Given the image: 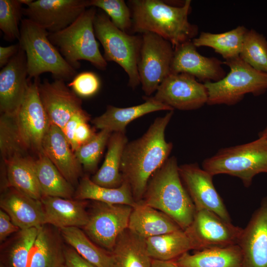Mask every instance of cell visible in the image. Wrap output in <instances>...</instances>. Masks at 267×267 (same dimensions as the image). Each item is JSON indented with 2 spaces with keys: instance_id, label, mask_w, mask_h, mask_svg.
Here are the masks:
<instances>
[{
  "instance_id": "ee69618b",
  "label": "cell",
  "mask_w": 267,
  "mask_h": 267,
  "mask_svg": "<svg viewBox=\"0 0 267 267\" xmlns=\"http://www.w3.org/2000/svg\"><path fill=\"white\" fill-rule=\"evenodd\" d=\"M20 229L11 221L9 216L2 209L0 210V241H3L8 236Z\"/></svg>"
},
{
  "instance_id": "b9f144b4",
  "label": "cell",
  "mask_w": 267,
  "mask_h": 267,
  "mask_svg": "<svg viewBox=\"0 0 267 267\" xmlns=\"http://www.w3.org/2000/svg\"><path fill=\"white\" fill-rule=\"evenodd\" d=\"M67 85L78 96L89 97L98 91L100 83L94 73L83 72L76 75Z\"/></svg>"
},
{
  "instance_id": "7bdbcfd3",
  "label": "cell",
  "mask_w": 267,
  "mask_h": 267,
  "mask_svg": "<svg viewBox=\"0 0 267 267\" xmlns=\"http://www.w3.org/2000/svg\"><path fill=\"white\" fill-rule=\"evenodd\" d=\"M65 264L68 267H96L83 258L74 249L64 248Z\"/></svg>"
},
{
  "instance_id": "681fc988",
  "label": "cell",
  "mask_w": 267,
  "mask_h": 267,
  "mask_svg": "<svg viewBox=\"0 0 267 267\" xmlns=\"http://www.w3.org/2000/svg\"><path fill=\"white\" fill-rule=\"evenodd\" d=\"M0 267H5L3 265L0 264Z\"/></svg>"
},
{
  "instance_id": "83f0119b",
  "label": "cell",
  "mask_w": 267,
  "mask_h": 267,
  "mask_svg": "<svg viewBox=\"0 0 267 267\" xmlns=\"http://www.w3.org/2000/svg\"><path fill=\"white\" fill-rule=\"evenodd\" d=\"M111 253L112 267H151L144 239L128 228L119 236Z\"/></svg>"
},
{
  "instance_id": "8992f818",
  "label": "cell",
  "mask_w": 267,
  "mask_h": 267,
  "mask_svg": "<svg viewBox=\"0 0 267 267\" xmlns=\"http://www.w3.org/2000/svg\"><path fill=\"white\" fill-rule=\"evenodd\" d=\"M202 168L213 176L238 178L248 187L257 175L267 174V140L259 136L247 143L221 148L203 161Z\"/></svg>"
},
{
  "instance_id": "d4e9b609",
  "label": "cell",
  "mask_w": 267,
  "mask_h": 267,
  "mask_svg": "<svg viewBox=\"0 0 267 267\" xmlns=\"http://www.w3.org/2000/svg\"><path fill=\"white\" fill-rule=\"evenodd\" d=\"M180 267H243V255L238 244L186 252L175 259Z\"/></svg>"
},
{
  "instance_id": "e0dca14e",
  "label": "cell",
  "mask_w": 267,
  "mask_h": 267,
  "mask_svg": "<svg viewBox=\"0 0 267 267\" xmlns=\"http://www.w3.org/2000/svg\"><path fill=\"white\" fill-rule=\"evenodd\" d=\"M40 97L51 124L62 130L71 117L83 109L82 100L65 81L54 79L39 80Z\"/></svg>"
},
{
  "instance_id": "ffe728a7",
  "label": "cell",
  "mask_w": 267,
  "mask_h": 267,
  "mask_svg": "<svg viewBox=\"0 0 267 267\" xmlns=\"http://www.w3.org/2000/svg\"><path fill=\"white\" fill-rule=\"evenodd\" d=\"M43 151L70 183L77 184L82 165L60 128L51 124L43 141Z\"/></svg>"
},
{
  "instance_id": "9a60e30c",
  "label": "cell",
  "mask_w": 267,
  "mask_h": 267,
  "mask_svg": "<svg viewBox=\"0 0 267 267\" xmlns=\"http://www.w3.org/2000/svg\"><path fill=\"white\" fill-rule=\"evenodd\" d=\"M198 250L238 244L243 228L206 210L196 211L191 224L185 229Z\"/></svg>"
},
{
  "instance_id": "5b68a950",
  "label": "cell",
  "mask_w": 267,
  "mask_h": 267,
  "mask_svg": "<svg viewBox=\"0 0 267 267\" xmlns=\"http://www.w3.org/2000/svg\"><path fill=\"white\" fill-rule=\"evenodd\" d=\"M96 8H87L70 26L55 33L48 39L66 61L75 69L81 67L80 60H86L100 70H106L107 62L100 51L93 21Z\"/></svg>"
},
{
  "instance_id": "7dc6e473",
  "label": "cell",
  "mask_w": 267,
  "mask_h": 267,
  "mask_svg": "<svg viewBox=\"0 0 267 267\" xmlns=\"http://www.w3.org/2000/svg\"><path fill=\"white\" fill-rule=\"evenodd\" d=\"M259 136L263 137L267 140V125L265 129L259 134Z\"/></svg>"
},
{
  "instance_id": "ba28073f",
  "label": "cell",
  "mask_w": 267,
  "mask_h": 267,
  "mask_svg": "<svg viewBox=\"0 0 267 267\" xmlns=\"http://www.w3.org/2000/svg\"><path fill=\"white\" fill-rule=\"evenodd\" d=\"M223 64L229 68V72L218 82L204 83L208 94L207 104L234 105L246 94L259 96L267 90V73L253 68L239 56Z\"/></svg>"
},
{
  "instance_id": "9c48e42d",
  "label": "cell",
  "mask_w": 267,
  "mask_h": 267,
  "mask_svg": "<svg viewBox=\"0 0 267 267\" xmlns=\"http://www.w3.org/2000/svg\"><path fill=\"white\" fill-rule=\"evenodd\" d=\"M141 36L138 71L142 89L147 97L156 92L170 74L174 47L170 42L156 34L145 32Z\"/></svg>"
},
{
  "instance_id": "d6986e66",
  "label": "cell",
  "mask_w": 267,
  "mask_h": 267,
  "mask_svg": "<svg viewBox=\"0 0 267 267\" xmlns=\"http://www.w3.org/2000/svg\"><path fill=\"white\" fill-rule=\"evenodd\" d=\"M238 245L243 267H267V196L243 229Z\"/></svg>"
},
{
  "instance_id": "4dcf8cb0",
  "label": "cell",
  "mask_w": 267,
  "mask_h": 267,
  "mask_svg": "<svg viewBox=\"0 0 267 267\" xmlns=\"http://www.w3.org/2000/svg\"><path fill=\"white\" fill-rule=\"evenodd\" d=\"M77 200H92L113 204H124L134 207L136 202L129 184L124 180L117 188H108L94 183L88 177L82 178L75 194Z\"/></svg>"
},
{
  "instance_id": "8fae6325",
  "label": "cell",
  "mask_w": 267,
  "mask_h": 267,
  "mask_svg": "<svg viewBox=\"0 0 267 267\" xmlns=\"http://www.w3.org/2000/svg\"><path fill=\"white\" fill-rule=\"evenodd\" d=\"M39 78L30 80L25 98L14 119L19 135L29 151L37 156L43 152L44 138L51 125L41 102Z\"/></svg>"
},
{
  "instance_id": "7a4b0ae2",
  "label": "cell",
  "mask_w": 267,
  "mask_h": 267,
  "mask_svg": "<svg viewBox=\"0 0 267 267\" xmlns=\"http://www.w3.org/2000/svg\"><path fill=\"white\" fill-rule=\"evenodd\" d=\"M191 0L182 5H173L161 0H131V33L156 34L170 42L174 47L192 41L198 35L197 25L188 21Z\"/></svg>"
},
{
  "instance_id": "f546056e",
  "label": "cell",
  "mask_w": 267,
  "mask_h": 267,
  "mask_svg": "<svg viewBox=\"0 0 267 267\" xmlns=\"http://www.w3.org/2000/svg\"><path fill=\"white\" fill-rule=\"evenodd\" d=\"M65 264L64 249L57 236L45 224L38 228L29 267H58Z\"/></svg>"
},
{
  "instance_id": "4316f807",
  "label": "cell",
  "mask_w": 267,
  "mask_h": 267,
  "mask_svg": "<svg viewBox=\"0 0 267 267\" xmlns=\"http://www.w3.org/2000/svg\"><path fill=\"white\" fill-rule=\"evenodd\" d=\"M125 133H112L107 143V151L104 162L91 180L95 184L108 188H117L124 179L121 164L124 148L128 143Z\"/></svg>"
},
{
  "instance_id": "ab89813d",
  "label": "cell",
  "mask_w": 267,
  "mask_h": 267,
  "mask_svg": "<svg viewBox=\"0 0 267 267\" xmlns=\"http://www.w3.org/2000/svg\"><path fill=\"white\" fill-rule=\"evenodd\" d=\"M38 231L37 227L19 231L8 254L9 267H29L30 253Z\"/></svg>"
},
{
  "instance_id": "277c9868",
  "label": "cell",
  "mask_w": 267,
  "mask_h": 267,
  "mask_svg": "<svg viewBox=\"0 0 267 267\" xmlns=\"http://www.w3.org/2000/svg\"><path fill=\"white\" fill-rule=\"evenodd\" d=\"M18 41L24 50L30 79L50 73L54 79H73L77 70L64 58L48 39L49 33L30 20L22 19Z\"/></svg>"
},
{
  "instance_id": "52a82bcc",
  "label": "cell",
  "mask_w": 267,
  "mask_h": 267,
  "mask_svg": "<svg viewBox=\"0 0 267 267\" xmlns=\"http://www.w3.org/2000/svg\"><path fill=\"white\" fill-rule=\"evenodd\" d=\"M96 39L107 61L120 65L128 75V85L134 89L140 84L138 71L142 36L129 34L116 27L104 12L96 13L93 21Z\"/></svg>"
},
{
  "instance_id": "8d00e7d4",
  "label": "cell",
  "mask_w": 267,
  "mask_h": 267,
  "mask_svg": "<svg viewBox=\"0 0 267 267\" xmlns=\"http://www.w3.org/2000/svg\"><path fill=\"white\" fill-rule=\"evenodd\" d=\"M89 115L83 109L76 112L62 130L72 150L91 140L96 135L88 124Z\"/></svg>"
},
{
  "instance_id": "ac0fdd59",
  "label": "cell",
  "mask_w": 267,
  "mask_h": 267,
  "mask_svg": "<svg viewBox=\"0 0 267 267\" xmlns=\"http://www.w3.org/2000/svg\"><path fill=\"white\" fill-rule=\"evenodd\" d=\"M223 62L215 57L200 54L192 41L174 47L170 74L186 73L203 83L218 82L225 75L222 65Z\"/></svg>"
},
{
  "instance_id": "6da1fadb",
  "label": "cell",
  "mask_w": 267,
  "mask_h": 267,
  "mask_svg": "<svg viewBox=\"0 0 267 267\" xmlns=\"http://www.w3.org/2000/svg\"><path fill=\"white\" fill-rule=\"evenodd\" d=\"M173 114L170 111L157 118L141 137L124 148L121 172L136 202L142 200L151 177L169 158L173 145L166 140L165 132Z\"/></svg>"
},
{
  "instance_id": "484cf974",
  "label": "cell",
  "mask_w": 267,
  "mask_h": 267,
  "mask_svg": "<svg viewBox=\"0 0 267 267\" xmlns=\"http://www.w3.org/2000/svg\"><path fill=\"white\" fill-rule=\"evenodd\" d=\"M147 252L152 259L175 260L198 246L186 230L176 231L144 239Z\"/></svg>"
},
{
  "instance_id": "30bf717a",
  "label": "cell",
  "mask_w": 267,
  "mask_h": 267,
  "mask_svg": "<svg viewBox=\"0 0 267 267\" xmlns=\"http://www.w3.org/2000/svg\"><path fill=\"white\" fill-rule=\"evenodd\" d=\"M133 207L95 202L83 228L96 244L111 252L119 236L128 227Z\"/></svg>"
},
{
  "instance_id": "2e32d148",
  "label": "cell",
  "mask_w": 267,
  "mask_h": 267,
  "mask_svg": "<svg viewBox=\"0 0 267 267\" xmlns=\"http://www.w3.org/2000/svg\"><path fill=\"white\" fill-rule=\"evenodd\" d=\"M30 80L26 55L20 46L17 53L0 71L1 114H17L27 93Z\"/></svg>"
},
{
  "instance_id": "603a6c76",
  "label": "cell",
  "mask_w": 267,
  "mask_h": 267,
  "mask_svg": "<svg viewBox=\"0 0 267 267\" xmlns=\"http://www.w3.org/2000/svg\"><path fill=\"white\" fill-rule=\"evenodd\" d=\"M145 101L139 105L120 108L108 105L105 112L94 118L92 124L100 130H106L111 133H125L127 125L134 120L146 114L158 111H173L171 107L153 99L144 98Z\"/></svg>"
},
{
  "instance_id": "1f68e13d",
  "label": "cell",
  "mask_w": 267,
  "mask_h": 267,
  "mask_svg": "<svg viewBox=\"0 0 267 267\" xmlns=\"http://www.w3.org/2000/svg\"><path fill=\"white\" fill-rule=\"evenodd\" d=\"M35 166L43 196L72 198L74 194L73 185L63 176L43 151L35 159Z\"/></svg>"
},
{
  "instance_id": "f6af8a7d",
  "label": "cell",
  "mask_w": 267,
  "mask_h": 267,
  "mask_svg": "<svg viewBox=\"0 0 267 267\" xmlns=\"http://www.w3.org/2000/svg\"><path fill=\"white\" fill-rule=\"evenodd\" d=\"M20 48L19 43L6 46H0V67L5 66L17 53Z\"/></svg>"
},
{
  "instance_id": "7c38bea8",
  "label": "cell",
  "mask_w": 267,
  "mask_h": 267,
  "mask_svg": "<svg viewBox=\"0 0 267 267\" xmlns=\"http://www.w3.org/2000/svg\"><path fill=\"white\" fill-rule=\"evenodd\" d=\"M153 99L180 110L198 109L208 99L204 83L186 73L170 74L161 83Z\"/></svg>"
},
{
  "instance_id": "4fadbf2b",
  "label": "cell",
  "mask_w": 267,
  "mask_h": 267,
  "mask_svg": "<svg viewBox=\"0 0 267 267\" xmlns=\"http://www.w3.org/2000/svg\"><path fill=\"white\" fill-rule=\"evenodd\" d=\"M90 7V0H32L23 15L52 33L70 26Z\"/></svg>"
},
{
  "instance_id": "c3c4849f",
  "label": "cell",
  "mask_w": 267,
  "mask_h": 267,
  "mask_svg": "<svg viewBox=\"0 0 267 267\" xmlns=\"http://www.w3.org/2000/svg\"><path fill=\"white\" fill-rule=\"evenodd\" d=\"M58 267H68L65 264L59 266Z\"/></svg>"
},
{
  "instance_id": "7402d4cb",
  "label": "cell",
  "mask_w": 267,
  "mask_h": 267,
  "mask_svg": "<svg viewBox=\"0 0 267 267\" xmlns=\"http://www.w3.org/2000/svg\"><path fill=\"white\" fill-rule=\"evenodd\" d=\"M40 200L44 211V224L60 229L83 227L88 222L89 213L82 200L49 196H43Z\"/></svg>"
},
{
  "instance_id": "60d3db41",
  "label": "cell",
  "mask_w": 267,
  "mask_h": 267,
  "mask_svg": "<svg viewBox=\"0 0 267 267\" xmlns=\"http://www.w3.org/2000/svg\"><path fill=\"white\" fill-rule=\"evenodd\" d=\"M90 6L101 9L116 27L126 33H131L132 11L124 0H90Z\"/></svg>"
},
{
  "instance_id": "74e56055",
  "label": "cell",
  "mask_w": 267,
  "mask_h": 267,
  "mask_svg": "<svg viewBox=\"0 0 267 267\" xmlns=\"http://www.w3.org/2000/svg\"><path fill=\"white\" fill-rule=\"evenodd\" d=\"M22 5L20 0H0V29L7 41L20 39Z\"/></svg>"
},
{
  "instance_id": "836d02e7",
  "label": "cell",
  "mask_w": 267,
  "mask_h": 267,
  "mask_svg": "<svg viewBox=\"0 0 267 267\" xmlns=\"http://www.w3.org/2000/svg\"><path fill=\"white\" fill-rule=\"evenodd\" d=\"M60 229L66 242L87 261L96 267H112L111 253L94 245L79 227Z\"/></svg>"
},
{
  "instance_id": "bcb514c9",
  "label": "cell",
  "mask_w": 267,
  "mask_h": 267,
  "mask_svg": "<svg viewBox=\"0 0 267 267\" xmlns=\"http://www.w3.org/2000/svg\"><path fill=\"white\" fill-rule=\"evenodd\" d=\"M151 267H180L174 260L164 261L152 259Z\"/></svg>"
},
{
  "instance_id": "44dd1931",
  "label": "cell",
  "mask_w": 267,
  "mask_h": 267,
  "mask_svg": "<svg viewBox=\"0 0 267 267\" xmlns=\"http://www.w3.org/2000/svg\"><path fill=\"white\" fill-rule=\"evenodd\" d=\"M0 205L20 229L39 228L44 224V211L40 200L9 187L2 194Z\"/></svg>"
},
{
  "instance_id": "cb8c5ba5",
  "label": "cell",
  "mask_w": 267,
  "mask_h": 267,
  "mask_svg": "<svg viewBox=\"0 0 267 267\" xmlns=\"http://www.w3.org/2000/svg\"><path fill=\"white\" fill-rule=\"evenodd\" d=\"M128 228L144 239L182 229L167 215L141 201L133 207Z\"/></svg>"
},
{
  "instance_id": "3957f363",
  "label": "cell",
  "mask_w": 267,
  "mask_h": 267,
  "mask_svg": "<svg viewBox=\"0 0 267 267\" xmlns=\"http://www.w3.org/2000/svg\"><path fill=\"white\" fill-rule=\"evenodd\" d=\"M178 168L177 158L169 157L151 177L141 201L164 213L185 230L191 224L196 209Z\"/></svg>"
},
{
  "instance_id": "f35d334b",
  "label": "cell",
  "mask_w": 267,
  "mask_h": 267,
  "mask_svg": "<svg viewBox=\"0 0 267 267\" xmlns=\"http://www.w3.org/2000/svg\"><path fill=\"white\" fill-rule=\"evenodd\" d=\"M112 133L108 130H100L91 140L80 146L74 152L79 162L86 170L92 172L96 169Z\"/></svg>"
},
{
  "instance_id": "f1b7e54d",
  "label": "cell",
  "mask_w": 267,
  "mask_h": 267,
  "mask_svg": "<svg viewBox=\"0 0 267 267\" xmlns=\"http://www.w3.org/2000/svg\"><path fill=\"white\" fill-rule=\"evenodd\" d=\"M5 164L9 187L41 200L43 195L36 175L35 159L30 156L17 157Z\"/></svg>"
},
{
  "instance_id": "d590c367",
  "label": "cell",
  "mask_w": 267,
  "mask_h": 267,
  "mask_svg": "<svg viewBox=\"0 0 267 267\" xmlns=\"http://www.w3.org/2000/svg\"><path fill=\"white\" fill-rule=\"evenodd\" d=\"M239 57L256 70L267 73L266 38L254 29L248 30Z\"/></svg>"
},
{
  "instance_id": "e575fe53",
  "label": "cell",
  "mask_w": 267,
  "mask_h": 267,
  "mask_svg": "<svg viewBox=\"0 0 267 267\" xmlns=\"http://www.w3.org/2000/svg\"><path fill=\"white\" fill-rule=\"evenodd\" d=\"M0 150L4 163L17 157L30 156L29 151L18 133L14 115L1 114Z\"/></svg>"
},
{
  "instance_id": "d6a6232c",
  "label": "cell",
  "mask_w": 267,
  "mask_h": 267,
  "mask_svg": "<svg viewBox=\"0 0 267 267\" xmlns=\"http://www.w3.org/2000/svg\"><path fill=\"white\" fill-rule=\"evenodd\" d=\"M247 30L244 26H238L222 33L202 32L192 41L196 47L207 46L213 48L227 60L239 56Z\"/></svg>"
},
{
  "instance_id": "5bb4252c",
  "label": "cell",
  "mask_w": 267,
  "mask_h": 267,
  "mask_svg": "<svg viewBox=\"0 0 267 267\" xmlns=\"http://www.w3.org/2000/svg\"><path fill=\"white\" fill-rule=\"evenodd\" d=\"M178 170L182 183L196 211L208 210L225 221L231 222L223 200L214 185V176L200 168L197 163L180 165Z\"/></svg>"
}]
</instances>
